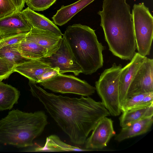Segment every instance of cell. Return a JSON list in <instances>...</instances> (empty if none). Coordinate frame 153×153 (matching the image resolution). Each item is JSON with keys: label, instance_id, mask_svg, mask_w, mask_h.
Listing matches in <instances>:
<instances>
[{"label": "cell", "instance_id": "23", "mask_svg": "<svg viewBox=\"0 0 153 153\" xmlns=\"http://www.w3.org/2000/svg\"><path fill=\"white\" fill-rule=\"evenodd\" d=\"M148 93L136 94L127 98L121 106V112L137 107Z\"/></svg>", "mask_w": 153, "mask_h": 153}, {"label": "cell", "instance_id": "18", "mask_svg": "<svg viewBox=\"0 0 153 153\" xmlns=\"http://www.w3.org/2000/svg\"><path fill=\"white\" fill-rule=\"evenodd\" d=\"M91 150L73 146L62 141L57 135L52 134L47 137L45 145L38 146L31 151L34 152H62L89 151Z\"/></svg>", "mask_w": 153, "mask_h": 153}, {"label": "cell", "instance_id": "15", "mask_svg": "<svg viewBox=\"0 0 153 153\" xmlns=\"http://www.w3.org/2000/svg\"><path fill=\"white\" fill-rule=\"evenodd\" d=\"M153 123V116L136 121L122 127L120 132L115 135L114 140L120 142L146 133L150 129Z\"/></svg>", "mask_w": 153, "mask_h": 153}, {"label": "cell", "instance_id": "1", "mask_svg": "<svg viewBox=\"0 0 153 153\" xmlns=\"http://www.w3.org/2000/svg\"><path fill=\"white\" fill-rule=\"evenodd\" d=\"M28 84L32 96L42 104L47 112L71 141L85 143L98 122L110 114L102 102L89 96L71 98L49 93L32 81Z\"/></svg>", "mask_w": 153, "mask_h": 153}, {"label": "cell", "instance_id": "30", "mask_svg": "<svg viewBox=\"0 0 153 153\" xmlns=\"http://www.w3.org/2000/svg\"><path fill=\"white\" fill-rule=\"evenodd\" d=\"M30 1V0H25V3H26L27 4V3L29 1Z\"/></svg>", "mask_w": 153, "mask_h": 153}, {"label": "cell", "instance_id": "5", "mask_svg": "<svg viewBox=\"0 0 153 153\" xmlns=\"http://www.w3.org/2000/svg\"><path fill=\"white\" fill-rule=\"evenodd\" d=\"M121 64L114 63L105 70L95 82L97 93L110 115L117 116L121 112L119 98V81L122 69Z\"/></svg>", "mask_w": 153, "mask_h": 153}, {"label": "cell", "instance_id": "17", "mask_svg": "<svg viewBox=\"0 0 153 153\" xmlns=\"http://www.w3.org/2000/svg\"><path fill=\"white\" fill-rule=\"evenodd\" d=\"M22 11L32 27L62 36L60 30L53 22L44 15L35 12L28 7Z\"/></svg>", "mask_w": 153, "mask_h": 153}, {"label": "cell", "instance_id": "16", "mask_svg": "<svg viewBox=\"0 0 153 153\" xmlns=\"http://www.w3.org/2000/svg\"><path fill=\"white\" fill-rule=\"evenodd\" d=\"M94 0H79L72 4L62 5L52 17L53 22L62 26L67 23L79 11Z\"/></svg>", "mask_w": 153, "mask_h": 153}, {"label": "cell", "instance_id": "27", "mask_svg": "<svg viewBox=\"0 0 153 153\" xmlns=\"http://www.w3.org/2000/svg\"><path fill=\"white\" fill-rule=\"evenodd\" d=\"M27 33L19 34L6 37L0 40V49L11 44L19 42L24 38Z\"/></svg>", "mask_w": 153, "mask_h": 153}, {"label": "cell", "instance_id": "13", "mask_svg": "<svg viewBox=\"0 0 153 153\" xmlns=\"http://www.w3.org/2000/svg\"><path fill=\"white\" fill-rule=\"evenodd\" d=\"M25 38L45 48L47 51V57H48L54 53L58 49L62 36L49 31L32 27Z\"/></svg>", "mask_w": 153, "mask_h": 153}, {"label": "cell", "instance_id": "11", "mask_svg": "<svg viewBox=\"0 0 153 153\" xmlns=\"http://www.w3.org/2000/svg\"><path fill=\"white\" fill-rule=\"evenodd\" d=\"M85 142L88 149H102L107 146L111 138L116 135L113 121L105 117L102 118L92 131Z\"/></svg>", "mask_w": 153, "mask_h": 153}, {"label": "cell", "instance_id": "2", "mask_svg": "<svg viewBox=\"0 0 153 153\" xmlns=\"http://www.w3.org/2000/svg\"><path fill=\"white\" fill-rule=\"evenodd\" d=\"M98 14L109 50L122 59L131 60L136 45L130 7L126 0H104Z\"/></svg>", "mask_w": 153, "mask_h": 153}, {"label": "cell", "instance_id": "12", "mask_svg": "<svg viewBox=\"0 0 153 153\" xmlns=\"http://www.w3.org/2000/svg\"><path fill=\"white\" fill-rule=\"evenodd\" d=\"M146 57L138 52H135L130 62L122 68L119 81L120 106L127 99L130 84L137 71Z\"/></svg>", "mask_w": 153, "mask_h": 153}, {"label": "cell", "instance_id": "25", "mask_svg": "<svg viewBox=\"0 0 153 153\" xmlns=\"http://www.w3.org/2000/svg\"><path fill=\"white\" fill-rule=\"evenodd\" d=\"M15 65L7 59L0 57V81L8 78L14 72Z\"/></svg>", "mask_w": 153, "mask_h": 153}, {"label": "cell", "instance_id": "24", "mask_svg": "<svg viewBox=\"0 0 153 153\" xmlns=\"http://www.w3.org/2000/svg\"><path fill=\"white\" fill-rule=\"evenodd\" d=\"M56 0H30L26 4L30 9L34 11H43L52 6Z\"/></svg>", "mask_w": 153, "mask_h": 153}, {"label": "cell", "instance_id": "29", "mask_svg": "<svg viewBox=\"0 0 153 153\" xmlns=\"http://www.w3.org/2000/svg\"><path fill=\"white\" fill-rule=\"evenodd\" d=\"M15 5L17 11H21L25 7V0H12Z\"/></svg>", "mask_w": 153, "mask_h": 153}, {"label": "cell", "instance_id": "6", "mask_svg": "<svg viewBox=\"0 0 153 153\" xmlns=\"http://www.w3.org/2000/svg\"><path fill=\"white\" fill-rule=\"evenodd\" d=\"M132 20L138 53L146 56L150 53L153 38V17L143 2L134 4Z\"/></svg>", "mask_w": 153, "mask_h": 153}, {"label": "cell", "instance_id": "26", "mask_svg": "<svg viewBox=\"0 0 153 153\" xmlns=\"http://www.w3.org/2000/svg\"><path fill=\"white\" fill-rule=\"evenodd\" d=\"M16 11V7L12 0H0V18Z\"/></svg>", "mask_w": 153, "mask_h": 153}, {"label": "cell", "instance_id": "8", "mask_svg": "<svg viewBox=\"0 0 153 153\" xmlns=\"http://www.w3.org/2000/svg\"><path fill=\"white\" fill-rule=\"evenodd\" d=\"M39 60L52 68H57L59 74L71 72L76 76L82 73V70L76 61L65 38L62 37L59 47L53 53Z\"/></svg>", "mask_w": 153, "mask_h": 153}, {"label": "cell", "instance_id": "3", "mask_svg": "<svg viewBox=\"0 0 153 153\" xmlns=\"http://www.w3.org/2000/svg\"><path fill=\"white\" fill-rule=\"evenodd\" d=\"M48 123L43 111L28 113L13 110L0 120V143L19 148L32 146Z\"/></svg>", "mask_w": 153, "mask_h": 153}, {"label": "cell", "instance_id": "9", "mask_svg": "<svg viewBox=\"0 0 153 153\" xmlns=\"http://www.w3.org/2000/svg\"><path fill=\"white\" fill-rule=\"evenodd\" d=\"M153 59L147 57L130 84L127 99L136 94L153 92Z\"/></svg>", "mask_w": 153, "mask_h": 153}, {"label": "cell", "instance_id": "21", "mask_svg": "<svg viewBox=\"0 0 153 153\" xmlns=\"http://www.w3.org/2000/svg\"><path fill=\"white\" fill-rule=\"evenodd\" d=\"M18 50L23 57L31 60L39 59L47 55L45 48L25 38L19 42Z\"/></svg>", "mask_w": 153, "mask_h": 153}, {"label": "cell", "instance_id": "7", "mask_svg": "<svg viewBox=\"0 0 153 153\" xmlns=\"http://www.w3.org/2000/svg\"><path fill=\"white\" fill-rule=\"evenodd\" d=\"M44 88L56 93H71L88 97L93 94L96 90L85 80L71 75L59 74L46 80L40 82Z\"/></svg>", "mask_w": 153, "mask_h": 153}, {"label": "cell", "instance_id": "22", "mask_svg": "<svg viewBox=\"0 0 153 153\" xmlns=\"http://www.w3.org/2000/svg\"><path fill=\"white\" fill-rule=\"evenodd\" d=\"M19 43L8 45L0 49V57L8 60L15 66L31 60L21 55L18 50Z\"/></svg>", "mask_w": 153, "mask_h": 153}, {"label": "cell", "instance_id": "28", "mask_svg": "<svg viewBox=\"0 0 153 153\" xmlns=\"http://www.w3.org/2000/svg\"><path fill=\"white\" fill-rule=\"evenodd\" d=\"M59 74V70L57 68H54L48 71L38 77L37 83H39L48 79Z\"/></svg>", "mask_w": 153, "mask_h": 153}, {"label": "cell", "instance_id": "20", "mask_svg": "<svg viewBox=\"0 0 153 153\" xmlns=\"http://www.w3.org/2000/svg\"><path fill=\"white\" fill-rule=\"evenodd\" d=\"M20 95L16 88L0 81V110L11 109L18 103Z\"/></svg>", "mask_w": 153, "mask_h": 153}, {"label": "cell", "instance_id": "14", "mask_svg": "<svg viewBox=\"0 0 153 153\" xmlns=\"http://www.w3.org/2000/svg\"><path fill=\"white\" fill-rule=\"evenodd\" d=\"M53 68L39 59L30 60L16 66L14 71L27 78L29 81L37 83L39 76Z\"/></svg>", "mask_w": 153, "mask_h": 153}, {"label": "cell", "instance_id": "19", "mask_svg": "<svg viewBox=\"0 0 153 153\" xmlns=\"http://www.w3.org/2000/svg\"><path fill=\"white\" fill-rule=\"evenodd\" d=\"M153 116V104L150 105L134 108L122 112L119 118L122 127L128 126L141 119Z\"/></svg>", "mask_w": 153, "mask_h": 153}, {"label": "cell", "instance_id": "4", "mask_svg": "<svg viewBox=\"0 0 153 153\" xmlns=\"http://www.w3.org/2000/svg\"><path fill=\"white\" fill-rule=\"evenodd\" d=\"M95 31L87 26L74 24L68 26L62 35L85 75L95 73L103 65L104 47L98 41Z\"/></svg>", "mask_w": 153, "mask_h": 153}, {"label": "cell", "instance_id": "10", "mask_svg": "<svg viewBox=\"0 0 153 153\" xmlns=\"http://www.w3.org/2000/svg\"><path fill=\"white\" fill-rule=\"evenodd\" d=\"M32 27L25 14L16 11L0 18V40L19 34L27 33Z\"/></svg>", "mask_w": 153, "mask_h": 153}]
</instances>
